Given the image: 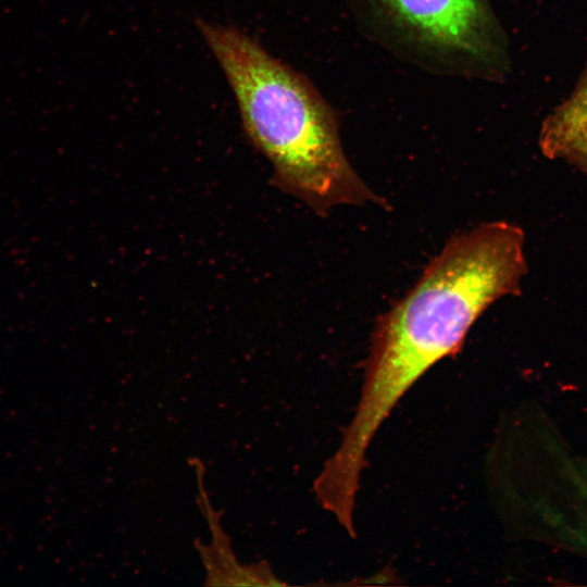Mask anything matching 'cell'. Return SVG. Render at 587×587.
<instances>
[{
    "mask_svg": "<svg viewBox=\"0 0 587 587\" xmlns=\"http://www.w3.org/2000/svg\"><path fill=\"white\" fill-rule=\"evenodd\" d=\"M527 270L525 234L516 224L486 222L447 241L412 289L377 320L354 416L324 465L330 479L360 483L366 450L400 398L460 351L489 305L521 292Z\"/></svg>",
    "mask_w": 587,
    "mask_h": 587,
    "instance_id": "1",
    "label": "cell"
},
{
    "mask_svg": "<svg viewBox=\"0 0 587 587\" xmlns=\"http://www.w3.org/2000/svg\"><path fill=\"white\" fill-rule=\"evenodd\" d=\"M221 66L250 142L273 166V183L316 214L335 205L385 202L342 149L335 111L301 73L233 26L197 20Z\"/></svg>",
    "mask_w": 587,
    "mask_h": 587,
    "instance_id": "2",
    "label": "cell"
},
{
    "mask_svg": "<svg viewBox=\"0 0 587 587\" xmlns=\"http://www.w3.org/2000/svg\"><path fill=\"white\" fill-rule=\"evenodd\" d=\"M380 45L427 71L502 83L512 68L509 36L490 0H353Z\"/></svg>",
    "mask_w": 587,
    "mask_h": 587,
    "instance_id": "3",
    "label": "cell"
},
{
    "mask_svg": "<svg viewBox=\"0 0 587 587\" xmlns=\"http://www.w3.org/2000/svg\"><path fill=\"white\" fill-rule=\"evenodd\" d=\"M502 500L519 538L587 558V471L548 417L517 412L502 446Z\"/></svg>",
    "mask_w": 587,
    "mask_h": 587,
    "instance_id": "4",
    "label": "cell"
},
{
    "mask_svg": "<svg viewBox=\"0 0 587 587\" xmlns=\"http://www.w3.org/2000/svg\"><path fill=\"white\" fill-rule=\"evenodd\" d=\"M538 147L547 159L587 176V63L571 93L542 120Z\"/></svg>",
    "mask_w": 587,
    "mask_h": 587,
    "instance_id": "5",
    "label": "cell"
},
{
    "mask_svg": "<svg viewBox=\"0 0 587 587\" xmlns=\"http://www.w3.org/2000/svg\"><path fill=\"white\" fill-rule=\"evenodd\" d=\"M582 462H583V464H584V467H585V469H586V471H587V459H585V460H582Z\"/></svg>",
    "mask_w": 587,
    "mask_h": 587,
    "instance_id": "6",
    "label": "cell"
}]
</instances>
